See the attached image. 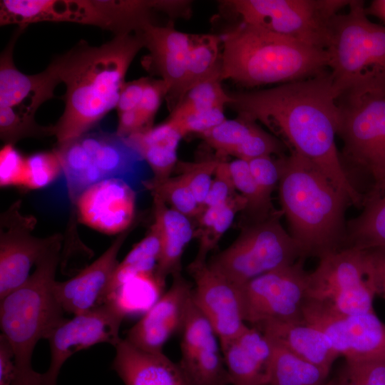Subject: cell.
Instances as JSON below:
<instances>
[{"mask_svg":"<svg viewBox=\"0 0 385 385\" xmlns=\"http://www.w3.org/2000/svg\"><path fill=\"white\" fill-rule=\"evenodd\" d=\"M255 327L272 342L329 371L339 357L325 334L305 322H269Z\"/></svg>","mask_w":385,"mask_h":385,"instance_id":"484cf974","label":"cell"},{"mask_svg":"<svg viewBox=\"0 0 385 385\" xmlns=\"http://www.w3.org/2000/svg\"><path fill=\"white\" fill-rule=\"evenodd\" d=\"M224 108L217 107L189 115L179 120L171 121L183 137L190 133L201 135L225 120Z\"/></svg>","mask_w":385,"mask_h":385,"instance_id":"f6af8a7d","label":"cell"},{"mask_svg":"<svg viewBox=\"0 0 385 385\" xmlns=\"http://www.w3.org/2000/svg\"><path fill=\"white\" fill-rule=\"evenodd\" d=\"M222 48L220 35L192 34L181 99L203 81L214 78L220 80Z\"/></svg>","mask_w":385,"mask_h":385,"instance_id":"f546056e","label":"cell"},{"mask_svg":"<svg viewBox=\"0 0 385 385\" xmlns=\"http://www.w3.org/2000/svg\"><path fill=\"white\" fill-rule=\"evenodd\" d=\"M241 21L316 48H327L332 18L349 0H230Z\"/></svg>","mask_w":385,"mask_h":385,"instance_id":"7c38bea8","label":"cell"},{"mask_svg":"<svg viewBox=\"0 0 385 385\" xmlns=\"http://www.w3.org/2000/svg\"><path fill=\"white\" fill-rule=\"evenodd\" d=\"M166 95L167 88L163 81L160 78L158 80L149 78L140 102L135 108L145 130L153 126L161 101Z\"/></svg>","mask_w":385,"mask_h":385,"instance_id":"ee69618b","label":"cell"},{"mask_svg":"<svg viewBox=\"0 0 385 385\" xmlns=\"http://www.w3.org/2000/svg\"><path fill=\"white\" fill-rule=\"evenodd\" d=\"M304 259L240 286L244 321L252 327L269 322H304L309 273Z\"/></svg>","mask_w":385,"mask_h":385,"instance_id":"5bb4252c","label":"cell"},{"mask_svg":"<svg viewBox=\"0 0 385 385\" xmlns=\"http://www.w3.org/2000/svg\"><path fill=\"white\" fill-rule=\"evenodd\" d=\"M26 157L13 145L6 144L0 153V185L1 187H24Z\"/></svg>","mask_w":385,"mask_h":385,"instance_id":"b9f144b4","label":"cell"},{"mask_svg":"<svg viewBox=\"0 0 385 385\" xmlns=\"http://www.w3.org/2000/svg\"><path fill=\"white\" fill-rule=\"evenodd\" d=\"M229 94L228 106L238 115L262 123L289 151L311 162L351 205L362 207L364 196L347 175L335 143L340 109L329 73L323 71L271 88Z\"/></svg>","mask_w":385,"mask_h":385,"instance_id":"6da1fadb","label":"cell"},{"mask_svg":"<svg viewBox=\"0 0 385 385\" xmlns=\"http://www.w3.org/2000/svg\"><path fill=\"white\" fill-rule=\"evenodd\" d=\"M231 385H268L270 340L257 327H247L222 349Z\"/></svg>","mask_w":385,"mask_h":385,"instance_id":"cb8c5ba5","label":"cell"},{"mask_svg":"<svg viewBox=\"0 0 385 385\" xmlns=\"http://www.w3.org/2000/svg\"><path fill=\"white\" fill-rule=\"evenodd\" d=\"M333 381H334V385H336L334 379H333Z\"/></svg>","mask_w":385,"mask_h":385,"instance_id":"f5cc1de1","label":"cell"},{"mask_svg":"<svg viewBox=\"0 0 385 385\" xmlns=\"http://www.w3.org/2000/svg\"><path fill=\"white\" fill-rule=\"evenodd\" d=\"M130 230L119 234L109 247L94 262L64 282L56 281L53 291L65 312L79 314L106 303L118 255Z\"/></svg>","mask_w":385,"mask_h":385,"instance_id":"603a6c76","label":"cell"},{"mask_svg":"<svg viewBox=\"0 0 385 385\" xmlns=\"http://www.w3.org/2000/svg\"><path fill=\"white\" fill-rule=\"evenodd\" d=\"M223 158L215 154L195 162L178 161L176 165L179 175L188 184L200 206L205 201L212 183L217 167Z\"/></svg>","mask_w":385,"mask_h":385,"instance_id":"74e56055","label":"cell"},{"mask_svg":"<svg viewBox=\"0 0 385 385\" xmlns=\"http://www.w3.org/2000/svg\"><path fill=\"white\" fill-rule=\"evenodd\" d=\"M155 9L172 19H187L191 15L192 1L188 0H155Z\"/></svg>","mask_w":385,"mask_h":385,"instance_id":"c3c4849f","label":"cell"},{"mask_svg":"<svg viewBox=\"0 0 385 385\" xmlns=\"http://www.w3.org/2000/svg\"><path fill=\"white\" fill-rule=\"evenodd\" d=\"M125 314L113 303L65 319L48 338L51 361L42 374L41 385H56L61 369L75 353L101 343L114 346L121 338L119 331Z\"/></svg>","mask_w":385,"mask_h":385,"instance_id":"2e32d148","label":"cell"},{"mask_svg":"<svg viewBox=\"0 0 385 385\" xmlns=\"http://www.w3.org/2000/svg\"><path fill=\"white\" fill-rule=\"evenodd\" d=\"M143 47L135 33L114 36L99 46L81 40L52 60L66 86L63 112L52 125L57 143L91 131L116 108L126 73Z\"/></svg>","mask_w":385,"mask_h":385,"instance_id":"7a4b0ae2","label":"cell"},{"mask_svg":"<svg viewBox=\"0 0 385 385\" xmlns=\"http://www.w3.org/2000/svg\"><path fill=\"white\" fill-rule=\"evenodd\" d=\"M140 17L135 0H1L0 24L27 26L39 22L93 26L114 36L131 34Z\"/></svg>","mask_w":385,"mask_h":385,"instance_id":"8fae6325","label":"cell"},{"mask_svg":"<svg viewBox=\"0 0 385 385\" xmlns=\"http://www.w3.org/2000/svg\"><path fill=\"white\" fill-rule=\"evenodd\" d=\"M220 81L247 87L314 77L329 66L325 49L240 21L222 35Z\"/></svg>","mask_w":385,"mask_h":385,"instance_id":"277c9868","label":"cell"},{"mask_svg":"<svg viewBox=\"0 0 385 385\" xmlns=\"http://www.w3.org/2000/svg\"><path fill=\"white\" fill-rule=\"evenodd\" d=\"M338 105L337 135L344 143V155L371 177L366 196L375 195L385 187V94Z\"/></svg>","mask_w":385,"mask_h":385,"instance_id":"4fadbf2b","label":"cell"},{"mask_svg":"<svg viewBox=\"0 0 385 385\" xmlns=\"http://www.w3.org/2000/svg\"><path fill=\"white\" fill-rule=\"evenodd\" d=\"M272 354L268 385H322L329 371L270 341Z\"/></svg>","mask_w":385,"mask_h":385,"instance_id":"4dcf8cb0","label":"cell"},{"mask_svg":"<svg viewBox=\"0 0 385 385\" xmlns=\"http://www.w3.org/2000/svg\"><path fill=\"white\" fill-rule=\"evenodd\" d=\"M303 317L325 334L334 350L345 360L385 361V323L375 312L342 315L306 299Z\"/></svg>","mask_w":385,"mask_h":385,"instance_id":"9a60e30c","label":"cell"},{"mask_svg":"<svg viewBox=\"0 0 385 385\" xmlns=\"http://www.w3.org/2000/svg\"><path fill=\"white\" fill-rule=\"evenodd\" d=\"M143 185L153 196L160 198L170 208L190 219L195 218L200 210L191 188L180 175L160 182L148 180L143 182Z\"/></svg>","mask_w":385,"mask_h":385,"instance_id":"8d00e7d4","label":"cell"},{"mask_svg":"<svg viewBox=\"0 0 385 385\" xmlns=\"http://www.w3.org/2000/svg\"><path fill=\"white\" fill-rule=\"evenodd\" d=\"M256 121L238 115L235 119H225L211 130L200 135L205 142L216 151V155L225 158L235 156L260 130Z\"/></svg>","mask_w":385,"mask_h":385,"instance_id":"d6a6232c","label":"cell"},{"mask_svg":"<svg viewBox=\"0 0 385 385\" xmlns=\"http://www.w3.org/2000/svg\"><path fill=\"white\" fill-rule=\"evenodd\" d=\"M74 205L81 222L105 234L119 235L134 218L135 193L125 180L110 178L86 188Z\"/></svg>","mask_w":385,"mask_h":385,"instance_id":"7402d4cb","label":"cell"},{"mask_svg":"<svg viewBox=\"0 0 385 385\" xmlns=\"http://www.w3.org/2000/svg\"><path fill=\"white\" fill-rule=\"evenodd\" d=\"M326 51L337 103L385 94V27L368 19L363 1L351 0L347 13L332 18Z\"/></svg>","mask_w":385,"mask_h":385,"instance_id":"8992f818","label":"cell"},{"mask_svg":"<svg viewBox=\"0 0 385 385\" xmlns=\"http://www.w3.org/2000/svg\"><path fill=\"white\" fill-rule=\"evenodd\" d=\"M229 167L236 191L247 201L244 211L249 222L263 220L277 211L259 189L247 161L236 158L229 162Z\"/></svg>","mask_w":385,"mask_h":385,"instance_id":"e575fe53","label":"cell"},{"mask_svg":"<svg viewBox=\"0 0 385 385\" xmlns=\"http://www.w3.org/2000/svg\"><path fill=\"white\" fill-rule=\"evenodd\" d=\"M114 347L111 368L125 385H186L178 364L163 352L139 349L125 339Z\"/></svg>","mask_w":385,"mask_h":385,"instance_id":"d4e9b609","label":"cell"},{"mask_svg":"<svg viewBox=\"0 0 385 385\" xmlns=\"http://www.w3.org/2000/svg\"><path fill=\"white\" fill-rule=\"evenodd\" d=\"M236 192L229 162L223 158L217 167L208 193L200 209L224 204L234 196Z\"/></svg>","mask_w":385,"mask_h":385,"instance_id":"7bdbcfd3","label":"cell"},{"mask_svg":"<svg viewBox=\"0 0 385 385\" xmlns=\"http://www.w3.org/2000/svg\"><path fill=\"white\" fill-rule=\"evenodd\" d=\"M319 260L309 273L307 299L342 315L374 312L378 288L367 250L343 248Z\"/></svg>","mask_w":385,"mask_h":385,"instance_id":"30bf717a","label":"cell"},{"mask_svg":"<svg viewBox=\"0 0 385 385\" xmlns=\"http://www.w3.org/2000/svg\"><path fill=\"white\" fill-rule=\"evenodd\" d=\"M16 369L12 349L3 334L0 335V385H15Z\"/></svg>","mask_w":385,"mask_h":385,"instance_id":"7dc6e473","label":"cell"},{"mask_svg":"<svg viewBox=\"0 0 385 385\" xmlns=\"http://www.w3.org/2000/svg\"><path fill=\"white\" fill-rule=\"evenodd\" d=\"M142 156L153 173L151 180L170 177L176 168L178 148L183 135L169 120L125 137Z\"/></svg>","mask_w":385,"mask_h":385,"instance_id":"83f0119b","label":"cell"},{"mask_svg":"<svg viewBox=\"0 0 385 385\" xmlns=\"http://www.w3.org/2000/svg\"><path fill=\"white\" fill-rule=\"evenodd\" d=\"M149 78L125 82L120 91L115 109L118 115L135 109L140 102Z\"/></svg>","mask_w":385,"mask_h":385,"instance_id":"bcb514c9","label":"cell"},{"mask_svg":"<svg viewBox=\"0 0 385 385\" xmlns=\"http://www.w3.org/2000/svg\"><path fill=\"white\" fill-rule=\"evenodd\" d=\"M248 162L253 178L265 197L272 201V194L278 188L280 170L277 158L262 156Z\"/></svg>","mask_w":385,"mask_h":385,"instance_id":"60d3db41","label":"cell"},{"mask_svg":"<svg viewBox=\"0 0 385 385\" xmlns=\"http://www.w3.org/2000/svg\"><path fill=\"white\" fill-rule=\"evenodd\" d=\"M63 240L56 233L28 279L0 299V327L14 354L15 385H41L42 374L31 364L34 350L66 319L53 291Z\"/></svg>","mask_w":385,"mask_h":385,"instance_id":"5b68a950","label":"cell"},{"mask_svg":"<svg viewBox=\"0 0 385 385\" xmlns=\"http://www.w3.org/2000/svg\"><path fill=\"white\" fill-rule=\"evenodd\" d=\"M154 222L160 240V255L156 269L157 277L165 284L168 275L181 273L184 250L195 237L191 219L170 208L160 198L153 196Z\"/></svg>","mask_w":385,"mask_h":385,"instance_id":"4316f807","label":"cell"},{"mask_svg":"<svg viewBox=\"0 0 385 385\" xmlns=\"http://www.w3.org/2000/svg\"><path fill=\"white\" fill-rule=\"evenodd\" d=\"M277 158L280 210L303 257L320 259L344 248L348 197L299 153L291 150Z\"/></svg>","mask_w":385,"mask_h":385,"instance_id":"3957f363","label":"cell"},{"mask_svg":"<svg viewBox=\"0 0 385 385\" xmlns=\"http://www.w3.org/2000/svg\"><path fill=\"white\" fill-rule=\"evenodd\" d=\"M322 385H334V381L333 379H332L331 381H328V382H326Z\"/></svg>","mask_w":385,"mask_h":385,"instance_id":"816d5d0a","label":"cell"},{"mask_svg":"<svg viewBox=\"0 0 385 385\" xmlns=\"http://www.w3.org/2000/svg\"><path fill=\"white\" fill-rule=\"evenodd\" d=\"M192 301L213 328L222 349L246 327L240 287L206 263L188 266Z\"/></svg>","mask_w":385,"mask_h":385,"instance_id":"d6986e66","label":"cell"},{"mask_svg":"<svg viewBox=\"0 0 385 385\" xmlns=\"http://www.w3.org/2000/svg\"><path fill=\"white\" fill-rule=\"evenodd\" d=\"M138 34L148 51L142 64L165 83L171 111L182 97L192 34L177 30L172 21L164 26L148 23Z\"/></svg>","mask_w":385,"mask_h":385,"instance_id":"44dd1931","label":"cell"},{"mask_svg":"<svg viewBox=\"0 0 385 385\" xmlns=\"http://www.w3.org/2000/svg\"><path fill=\"white\" fill-rule=\"evenodd\" d=\"M53 151L61 163L73 205L92 185L110 178L125 180L145 163L128 139L115 132L89 131L57 143Z\"/></svg>","mask_w":385,"mask_h":385,"instance_id":"9c48e42d","label":"cell"},{"mask_svg":"<svg viewBox=\"0 0 385 385\" xmlns=\"http://www.w3.org/2000/svg\"><path fill=\"white\" fill-rule=\"evenodd\" d=\"M362 208L359 216L346 222L344 248L385 247V187L377 194L365 197Z\"/></svg>","mask_w":385,"mask_h":385,"instance_id":"f1b7e54d","label":"cell"},{"mask_svg":"<svg viewBox=\"0 0 385 385\" xmlns=\"http://www.w3.org/2000/svg\"><path fill=\"white\" fill-rule=\"evenodd\" d=\"M334 380L336 385H385V361L345 360Z\"/></svg>","mask_w":385,"mask_h":385,"instance_id":"ab89813d","label":"cell"},{"mask_svg":"<svg viewBox=\"0 0 385 385\" xmlns=\"http://www.w3.org/2000/svg\"><path fill=\"white\" fill-rule=\"evenodd\" d=\"M376 276L378 295L385 299V247L367 249Z\"/></svg>","mask_w":385,"mask_h":385,"instance_id":"681fc988","label":"cell"},{"mask_svg":"<svg viewBox=\"0 0 385 385\" xmlns=\"http://www.w3.org/2000/svg\"><path fill=\"white\" fill-rule=\"evenodd\" d=\"M21 205L16 200L0 217V299L28 279L31 267L56 237L34 236L36 219L24 215Z\"/></svg>","mask_w":385,"mask_h":385,"instance_id":"e0dca14e","label":"cell"},{"mask_svg":"<svg viewBox=\"0 0 385 385\" xmlns=\"http://www.w3.org/2000/svg\"><path fill=\"white\" fill-rule=\"evenodd\" d=\"M281 210L267 218L248 222L236 240L211 257L208 265L240 287L274 270L304 259L302 252L283 227Z\"/></svg>","mask_w":385,"mask_h":385,"instance_id":"ba28073f","label":"cell"},{"mask_svg":"<svg viewBox=\"0 0 385 385\" xmlns=\"http://www.w3.org/2000/svg\"><path fill=\"white\" fill-rule=\"evenodd\" d=\"M246 207V200L237 192L227 201L215 220L202 227L195 229V237L198 238L199 246L197 255L190 264L197 265L207 262L208 254L230 228L236 214L244 211Z\"/></svg>","mask_w":385,"mask_h":385,"instance_id":"d590c367","label":"cell"},{"mask_svg":"<svg viewBox=\"0 0 385 385\" xmlns=\"http://www.w3.org/2000/svg\"><path fill=\"white\" fill-rule=\"evenodd\" d=\"M25 29L18 26L1 53L0 137L4 145L53 135L52 125H39L35 115L43 103L54 97V91L61 82L53 61L36 74H25L17 69L14 46Z\"/></svg>","mask_w":385,"mask_h":385,"instance_id":"52a82bcc","label":"cell"},{"mask_svg":"<svg viewBox=\"0 0 385 385\" xmlns=\"http://www.w3.org/2000/svg\"><path fill=\"white\" fill-rule=\"evenodd\" d=\"M231 101L230 94L221 86V81L210 78L190 88L170 111L168 120L177 121L195 113L225 108Z\"/></svg>","mask_w":385,"mask_h":385,"instance_id":"836d02e7","label":"cell"},{"mask_svg":"<svg viewBox=\"0 0 385 385\" xmlns=\"http://www.w3.org/2000/svg\"><path fill=\"white\" fill-rule=\"evenodd\" d=\"M173 277L170 288L147 309L124 338L149 352H163L168 340L183 327L192 301V287L181 273Z\"/></svg>","mask_w":385,"mask_h":385,"instance_id":"ffe728a7","label":"cell"},{"mask_svg":"<svg viewBox=\"0 0 385 385\" xmlns=\"http://www.w3.org/2000/svg\"><path fill=\"white\" fill-rule=\"evenodd\" d=\"M366 14L377 17L385 24V0H374L365 8Z\"/></svg>","mask_w":385,"mask_h":385,"instance_id":"f907efd6","label":"cell"},{"mask_svg":"<svg viewBox=\"0 0 385 385\" xmlns=\"http://www.w3.org/2000/svg\"><path fill=\"white\" fill-rule=\"evenodd\" d=\"M62 173L59 159L53 150L39 152L26 157L24 187L29 189L44 188Z\"/></svg>","mask_w":385,"mask_h":385,"instance_id":"f35d334b","label":"cell"},{"mask_svg":"<svg viewBox=\"0 0 385 385\" xmlns=\"http://www.w3.org/2000/svg\"><path fill=\"white\" fill-rule=\"evenodd\" d=\"M160 255V240L152 225L146 236L118 264L109 284L107 300L123 283L139 274H156Z\"/></svg>","mask_w":385,"mask_h":385,"instance_id":"1f68e13d","label":"cell"},{"mask_svg":"<svg viewBox=\"0 0 385 385\" xmlns=\"http://www.w3.org/2000/svg\"><path fill=\"white\" fill-rule=\"evenodd\" d=\"M181 333L177 364L186 385H231L219 339L192 297Z\"/></svg>","mask_w":385,"mask_h":385,"instance_id":"ac0fdd59","label":"cell"}]
</instances>
